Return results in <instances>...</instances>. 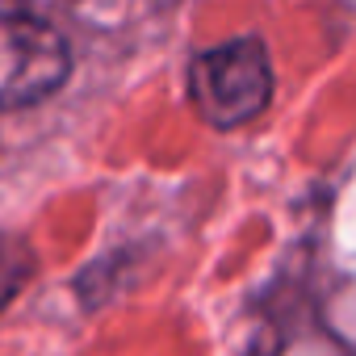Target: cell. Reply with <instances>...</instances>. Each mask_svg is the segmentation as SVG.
Returning a JSON list of instances; mask_svg holds the SVG:
<instances>
[{"label": "cell", "instance_id": "3957f363", "mask_svg": "<svg viewBox=\"0 0 356 356\" xmlns=\"http://www.w3.org/2000/svg\"><path fill=\"white\" fill-rule=\"evenodd\" d=\"M34 277V252L26 239L0 231V310H5Z\"/></svg>", "mask_w": 356, "mask_h": 356}, {"label": "cell", "instance_id": "7a4b0ae2", "mask_svg": "<svg viewBox=\"0 0 356 356\" xmlns=\"http://www.w3.org/2000/svg\"><path fill=\"white\" fill-rule=\"evenodd\" d=\"M72 76L67 38L30 17V13H0V109L34 105L63 88Z\"/></svg>", "mask_w": 356, "mask_h": 356}, {"label": "cell", "instance_id": "6da1fadb", "mask_svg": "<svg viewBox=\"0 0 356 356\" xmlns=\"http://www.w3.org/2000/svg\"><path fill=\"white\" fill-rule=\"evenodd\" d=\"M189 101L214 130H235L260 118L273 101V63L256 34L202 51L189 63Z\"/></svg>", "mask_w": 356, "mask_h": 356}]
</instances>
